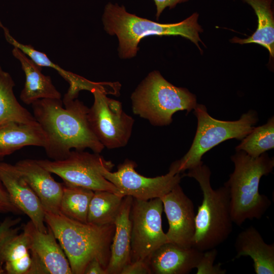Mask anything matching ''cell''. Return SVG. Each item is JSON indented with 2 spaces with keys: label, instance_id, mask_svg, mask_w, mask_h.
I'll use <instances>...</instances> for the list:
<instances>
[{
  "label": "cell",
  "instance_id": "cell-1",
  "mask_svg": "<svg viewBox=\"0 0 274 274\" xmlns=\"http://www.w3.org/2000/svg\"><path fill=\"white\" fill-rule=\"evenodd\" d=\"M31 106L35 119L48 137L46 153L53 160L66 158L72 149L89 148L98 154L104 149L90 126L89 108L77 97L66 93L62 101L40 99Z\"/></svg>",
  "mask_w": 274,
  "mask_h": 274
},
{
  "label": "cell",
  "instance_id": "cell-2",
  "mask_svg": "<svg viewBox=\"0 0 274 274\" xmlns=\"http://www.w3.org/2000/svg\"><path fill=\"white\" fill-rule=\"evenodd\" d=\"M45 222L63 249L72 273L84 274L96 259L106 269L111 255L115 225L98 226L70 219L61 213L45 211Z\"/></svg>",
  "mask_w": 274,
  "mask_h": 274
},
{
  "label": "cell",
  "instance_id": "cell-3",
  "mask_svg": "<svg viewBox=\"0 0 274 274\" xmlns=\"http://www.w3.org/2000/svg\"><path fill=\"white\" fill-rule=\"evenodd\" d=\"M231 160L234 169L224 186L229 191L233 223L241 226L247 220L261 219L271 204L259 188L261 177L272 172L274 159L265 152L253 157L239 150Z\"/></svg>",
  "mask_w": 274,
  "mask_h": 274
},
{
  "label": "cell",
  "instance_id": "cell-4",
  "mask_svg": "<svg viewBox=\"0 0 274 274\" xmlns=\"http://www.w3.org/2000/svg\"><path fill=\"white\" fill-rule=\"evenodd\" d=\"M198 16L194 13L181 22L162 24L130 14L124 6L109 3L105 8L102 20L106 31L118 38L120 56L127 58L136 54L140 41L149 36H180L200 49L199 33L202 29L197 22Z\"/></svg>",
  "mask_w": 274,
  "mask_h": 274
},
{
  "label": "cell",
  "instance_id": "cell-5",
  "mask_svg": "<svg viewBox=\"0 0 274 274\" xmlns=\"http://www.w3.org/2000/svg\"><path fill=\"white\" fill-rule=\"evenodd\" d=\"M211 172L203 162L190 169L186 176L194 179L202 193V200L195 215V231L192 247L204 252L225 242L233 230L229 191L223 186L212 187Z\"/></svg>",
  "mask_w": 274,
  "mask_h": 274
},
{
  "label": "cell",
  "instance_id": "cell-6",
  "mask_svg": "<svg viewBox=\"0 0 274 274\" xmlns=\"http://www.w3.org/2000/svg\"><path fill=\"white\" fill-rule=\"evenodd\" d=\"M133 113L155 126H165L179 111L187 113L197 104L195 95L188 89L176 87L158 71L150 73L131 96Z\"/></svg>",
  "mask_w": 274,
  "mask_h": 274
},
{
  "label": "cell",
  "instance_id": "cell-7",
  "mask_svg": "<svg viewBox=\"0 0 274 274\" xmlns=\"http://www.w3.org/2000/svg\"><path fill=\"white\" fill-rule=\"evenodd\" d=\"M194 114L197 119V127L192 144L186 154L172 163L169 169L180 173L191 169L202 162L203 155L222 142L235 139L243 140L258 122L257 113L249 110L236 121H223L215 119L208 113L206 107L197 104Z\"/></svg>",
  "mask_w": 274,
  "mask_h": 274
},
{
  "label": "cell",
  "instance_id": "cell-8",
  "mask_svg": "<svg viewBox=\"0 0 274 274\" xmlns=\"http://www.w3.org/2000/svg\"><path fill=\"white\" fill-rule=\"evenodd\" d=\"M101 83L90 91L94 102L88 112V120L94 134L109 149L126 146L130 138L134 119L123 110L121 103L107 96Z\"/></svg>",
  "mask_w": 274,
  "mask_h": 274
},
{
  "label": "cell",
  "instance_id": "cell-9",
  "mask_svg": "<svg viewBox=\"0 0 274 274\" xmlns=\"http://www.w3.org/2000/svg\"><path fill=\"white\" fill-rule=\"evenodd\" d=\"M37 161L51 174L59 176L64 182L94 191L105 190L123 195L102 175L101 169L104 167L112 170L114 164L111 161L105 160L99 154L76 150L71 151L68 157L63 160L44 159Z\"/></svg>",
  "mask_w": 274,
  "mask_h": 274
},
{
  "label": "cell",
  "instance_id": "cell-10",
  "mask_svg": "<svg viewBox=\"0 0 274 274\" xmlns=\"http://www.w3.org/2000/svg\"><path fill=\"white\" fill-rule=\"evenodd\" d=\"M163 206L160 198L148 200L132 199L130 262L145 260L154 251L168 242L162 225Z\"/></svg>",
  "mask_w": 274,
  "mask_h": 274
},
{
  "label": "cell",
  "instance_id": "cell-11",
  "mask_svg": "<svg viewBox=\"0 0 274 274\" xmlns=\"http://www.w3.org/2000/svg\"><path fill=\"white\" fill-rule=\"evenodd\" d=\"M136 165L134 161L127 159L118 165L116 172H112L104 167L101 174L123 196H131L141 200L161 198L180 184L183 177L180 173L169 169L164 175L146 177L136 172Z\"/></svg>",
  "mask_w": 274,
  "mask_h": 274
},
{
  "label": "cell",
  "instance_id": "cell-12",
  "mask_svg": "<svg viewBox=\"0 0 274 274\" xmlns=\"http://www.w3.org/2000/svg\"><path fill=\"white\" fill-rule=\"evenodd\" d=\"M29 239L31 274H72L69 261L51 229L42 232L30 221L24 226Z\"/></svg>",
  "mask_w": 274,
  "mask_h": 274
},
{
  "label": "cell",
  "instance_id": "cell-13",
  "mask_svg": "<svg viewBox=\"0 0 274 274\" xmlns=\"http://www.w3.org/2000/svg\"><path fill=\"white\" fill-rule=\"evenodd\" d=\"M168 222V242L184 247H192L195 231L194 204L180 184L160 198Z\"/></svg>",
  "mask_w": 274,
  "mask_h": 274
},
{
  "label": "cell",
  "instance_id": "cell-14",
  "mask_svg": "<svg viewBox=\"0 0 274 274\" xmlns=\"http://www.w3.org/2000/svg\"><path fill=\"white\" fill-rule=\"evenodd\" d=\"M0 179L13 203L28 216L36 228L46 232L47 227L41 202L15 165L1 161Z\"/></svg>",
  "mask_w": 274,
  "mask_h": 274
},
{
  "label": "cell",
  "instance_id": "cell-15",
  "mask_svg": "<svg viewBox=\"0 0 274 274\" xmlns=\"http://www.w3.org/2000/svg\"><path fill=\"white\" fill-rule=\"evenodd\" d=\"M204 252L167 242L146 259L151 274H187L196 268Z\"/></svg>",
  "mask_w": 274,
  "mask_h": 274
},
{
  "label": "cell",
  "instance_id": "cell-16",
  "mask_svg": "<svg viewBox=\"0 0 274 274\" xmlns=\"http://www.w3.org/2000/svg\"><path fill=\"white\" fill-rule=\"evenodd\" d=\"M15 166L40 200L44 211L59 213L63 183L55 181L51 173L37 160H22Z\"/></svg>",
  "mask_w": 274,
  "mask_h": 274
},
{
  "label": "cell",
  "instance_id": "cell-17",
  "mask_svg": "<svg viewBox=\"0 0 274 274\" xmlns=\"http://www.w3.org/2000/svg\"><path fill=\"white\" fill-rule=\"evenodd\" d=\"M9 229L0 238V265L5 273L31 274L32 260L27 232Z\"/></svg>",
  "mask_w": 274,
  "mask_h": 274
},
{
  "label": "cell",
  "instance_id": "cell-18",
  "mask_svg": "<svg viewBox=\"0 0 274 274\" xmlns=\"http://www.w3.org/2000/svg\"><path fill=\"white\" fill-rule=\"evenodd\" d=\"M12 52L20 62L25 76L24 86L20 96L24 104L31 105L44 98L61 99V94L53 85L51 77L42 73V66L15 47Z\"/></svg>",
  "mask_w": 274,
  "mask_h": 274
},
{
  "label": "cell",
  "instance_id": "cell-19",
  "mask_svg": "<svg viewBox=\"0 0 274 274\" xmlns=\"http://www.w3.org/2000/svg\"><path fill=\"white\" fill-rule=\"evenodd\" d=\"M132 199L131 196L124 197L115 220L107 274H120L123 267L130 262L131 226L129 214Z\"/></svg>",
  "mask_w": 274,
  "mask_h": 274
},
{
  "label": "cell",
  "instance_id": "cell-20",
  "mask_svg": "<svg viewBox=\"0 0 274 274\" xmlns=\"http://www.w3.org/2000/svg\"><path fill=\"white\" fill-rule=\"evenodd\" d=\"M234 247L235 258L249 256L256 274L274 273V244H267L258 230L250 226L237 235Z\"/></svg>",
  "mask_w": 274,
  "mask_h": 274
},
{
  "label": "cell",
  "instance_id": "cell-21",
  "mask_svg": "<svg viewBox=\"0 0 274 274\" xmlns=\"http://www.w3.org/2000/svg\"><path fill=\"white\" fill-rule=\"evenodd\" d=\"M46 133L37 121L30 123L11 122L0 127V158L10 155L28 146L45 148Z\"/></svg>",
  "mask_w": 274,
  "mask_h": 274
},
{
  "label": "cell",
  "instance_id": "cell-22",
  "mask_svg": "<svg viewBox=\"0 0 274 274\" xmlns=\"http://www.w3.org/2000/svg\"><path fill=\"white\" fill-rule=\"evenodd\" d=\"M254 10L258 19V27L253 35L247 39L234 37L232 43L240 44L255 43L267 49L271 57L274 56V19L272 0H243Z\"/></svg>",
  "mask_w": 274,
  "mask_h": 274
},
{
  "label": "cell",
  "instance_id": "cell-23",
  "mask_svg": "<svg viewBox=\"0 0 274 274\" xmlns=\"http://www.w3.org/2000/svg\"><path fill=\"white\" fill-rule=\"evenodd\" d=\"M0 26L3 29L5 38L10 44L19 49L38 65L42 67H49L56 70L68 83L70 87L68 91L79 94L81 90H87L90 91L97 85V83L91 82L79 75L65 71L53 62L46 54L36 50L31 45L19 43L10 35L8 28L5 27L2 22H0Z\"/></svg>",
  "mask_w": 274,
  "mask_h": 274
},
{
  "label": "cell",
  "instance_id": "cell-24",
  "mask_svg": "<svg viewBox=\"0 0 274 274\" xmlns=\"http://www.w3.org/2000/svg\"><path fill=\"white\" fill-rule=\"evenodd\" d=\"M14 86L11 75L0 66V127L11 122L27 123L36 121L17 100L13 92Z\"/></svg>",
  "mask_w": 274,
  "mask_h": 274
},
{
  "label": "cell",
  "instance_id": "cell-25",
  "mask_svg": "<svg viewBox=\"0 0 274 274\" xmlns=\"http://www.w3.org/2000/svg\"><path fill=\"white\" fill-rule=\"evenodd\" d=\"M124 197L108 191H94L89 206L87 222L98 226L114 224Z\"/></svg>",
  "mask_w": 274,
  "mask_h": 274
},
{
  "label": "cell",
  "instance_id": "cell-26",
  "mask_svg": "<svg viewBox=\"0 0 274 274\" xmlns=\"http://www.w3.org/2000/svg\"><path fill=\"white\" fill-rule=\"evenodd\" d=\"M94 191L64 182L59 212L72 220L86 223L90 200Z\"/></svg>",
  "mask_w": 274,
  "mask_h": 274
},
{
  "label": "cell",
  "instance_id": "cell-27",
  "mask_svg": "<svg viewBox=\"0 0 274 274\" xmlns=\"http://www.w3.org/2000/svg\"><path fill=\"white\" fill-rule=\"evenodd\" d=\"M274 148V117L267 122L254 127L236 147L235 151L242 150L250 156L258 157Z\"/></svg>",
  "mask_w": 274,
  "mask_h": 274
},
{
  "label": "cell",
  "instance_id": "cell-28",
  "mask_svg": "<svg viewBox=\"0 0 274 274\" xmlns=\"http://www.w3.org/2000/svg\"><path fill=\"white\" fill-rule=\"evenodd\" d=\"M217 254L216 248L204 251L203 257L198 266L197 274H224L226 270L220 264L214 265Z\"/></svg>",
  "mask_w": 274,
  "mask_h": 274
},
{
  "label": "cell",
  "instance_id": "cell-29",
  "mask_svg": "<svg viewBox=\"0 0 274 274\" xmlns=\"http://www.w3.org/2000/svg\"><path fill=\"white\" fill-rule=\"evenodd\" d=\"M2 158H0V162ZM22 213L13 203L5 186L0 179V213Z\"/></svg>",
  "mask_w": 274,
  "mask_h": 274
},
{
  "label": "cell",
  "instance_id": "cell-30",
  "mask_svg": "<svg viewBox=\"0 0 274 274\" xmlns=\"http://www.w3.org/2000/svg\"><path fill=\"white\" fill-rule=\"evenodd\" d=\"M120 274H151V271L146 261L140 260L127 264Z\"/></svg>",
  "mask_w": 274,
  "mask_h": 274
},
{
  "label": "cell",
  "instance_id": "cell-31",
  "mask_svg": "<svg viewBox=\"0 0 274 274\" xmlns=\"http://www.w3.org/2000/svg\"><path fill=\"white\" fill-rule=\"evenodd\" d=\"M156 7V18L158 19L163 11L168 7L174 8L177 4L187 2L189 0H153Z\"/></svg>",
  "mask_w": 274,
  "mask_h": 274
},
{
  "label": "cell",
  "instance_id": "cell-32",
  "mask_svg": "<svg viewBox=\"0 0 274 274\" xmlns=\"http://www.w3.org/2000/svg\"><path fill=\"white\" fill-rule=\"evenodd\" d=\"M84 274H107L106 269L96 259L91 260L86 266Z\"/></svg>",
  "mask_w": 274,
  "mask_h": 274
},
{
  "label": "cell",
  "instance_id": "cell-33",
  "mask_svg": "<svg viewBox=\"0 0 274 274\" xmlns=\"http://www.w3.org/2000/svg\"><path fill=\"white\" fill-rule=\"evenodd\" d=\"M20 221L19 218L13 219L12 218H6L0 223V238L10 228L14 227Z\"/></svg>",
  "mask_w": 274,
  "mask_h": 274
},
{
  "label": "cell",
  "instance_id": "cell-34",
  "mask_svg": "<svg viewBox=\"0 0 274 274\" xmlns=\"http://www.w3.org/2000/svg\"><path fill=\"white\" fill-rule=\"evenodd\" d=\"M5 273V271L3 266L0 265V274Z\"/></svg>",
  "mask_w": 274,
  "mask_h": 274
}]
</instances>
